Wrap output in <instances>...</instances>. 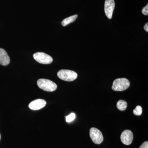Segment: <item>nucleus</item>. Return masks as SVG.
<instances>
[{"mask_svg": "<svg viewBox=\"0 0 148 148\" xmlns=\"http://www.w3.org/2000/svg\"><path fill=\"white\" fill-rule=\"evenodd\" d=\"M37 84L40 89L48 92H52L57 89L56 84L49 79H40L37 81Z\"/></svg>", "mask_w": 148, "mask_h": 148, "instance_id": "nucleus-1", "label": "nucleus"}, {"mask_svg": "<svg viewBox=\"0 0 148 148\" xmlns=\"http://www.w3.org/2000/svg\"><path fill=\"white\" fill-rule=\"evenodd\" d=\"M130 86L128 79L124 78L116 79L113 82L112 89L114 91H122L126 90Z\"/></svg>", "mask_w": 148, "mask_h": 148, "instance_id": "nucleus-2", "label": "nucleus"}, {"mask_svg": "<svg viewBox=\"0 0 148 148\" xmlns=\"http://www.w3.org/2000/svg\"><path fill=\"white\" fill-rule=\"evenodd\" d=\"M57 76L60 79L67 82H72L77 77V74L73 71L69 70H61L57 73Z\"/></svg>", "mask_w": 148, "mask_h": 148, "instance_id": "nucleus-3", "label": "nucleus"}, {"mask_svg": "<svg viewBox=\"0 0 148 148\" xmlns=\"http://www.w3.org/2000/svg\"><path fill=\"white\" fill-rule=\"evenodd\" d=\"M33 56L35 60L40 64H50L53 61V58L50 56L43 52H36L34 54Z\"/></svg>", "mask_w": 148, "mask_h": 148, "instance_id": "nucleus-4", "label": "nucleus"}, {"mask_svg": "<svg viewBox=\"0 0 148 148\" xmlns=\"http://www.w3.org/2000/svg\"><path fill=\"white\" fill-rule=\"evenodd\" d=\"M90 137L92 142L95 144H101L103 141V136L99 130L95 127H92L90 130Z\"/></svg>", "mask_w": 148, "mask_h": 148, "instance_id": "nucleus-5", "label": "nucleus"}, {"mask_svg": "<svg viewBox=\"0 0 148 148\" xmlns=\"http://www.w3.org/2000/svg\"><path fill=\"white\" fill-rule=\"evenodd\" d=\"M115 7L114 0H106L105 3V12L106 16L109 19L112 17L113 13Z\"/></svg>", "mask_w": 148, "mask_h": 148, "instance_id": "nucleus-6", "label": "nucleus"}, {"mask_svg": "<svg viewBox=\"0 0 148 148\" xmlns=\"http://www.w3.org/2000/svg\"><path fill=\"white\" fill-rule=\"evenodd\" d=\"M133 137L132 132L130 130H126L121 133V140L123 144L126 145H129L132 144Z\"/></svg>", "mask_w": 148, "mask_h": 148, "instance_id": "nucleus-7", "label": "nucleus"}, {"mask_svg": "<svg viewBox=\"0 0 148 148\" xmlns=\"http://www.w3.org/2000/svg\"><path fill=\"white\" fill-rule=\"evenodd\" d=\"M46 102L43 99H37L32 101L29 104V108L33 110H38L45 107Z\"/></svg>", "mask_w": 148, "mask_h": 148, "instance_id": "nucleus-8", "label": "nucleus"}, {"mask_svg": "<svg viewBox=\"0 0 148 148\" xmlns=\"http://www.w3.org/2000/svg\"><path fill=\"white\" fill-rule=\"evenodd\" d=\"M10 62V58L5 50L0 48V64L5 66L8 65Z\"/></svg>", "mask_w": 148, "mask_h": 148, "instance_id": "nucleus-9", "label": "nucleus"}, {"mask_svg": "<svg viewBox=\"0 0 148 148\" xmlns=\"http://www.w3.org/2000/svg\"><path fill=\"white\" fill-rule=\"evenodd\" d=\"M77 17V14H75V15H73V16H69L68 18H66L64 19L61 22V24H62L63 27H66L67 25H69V24H71L72 22H73L75 21Z\"/></svg>", "mask_w": 148, "mask_h": 148, "instance_id": "nucleus-10", "label": "nucleus"}, {"mask_svg": "<svg viewBox=\"0 0 148 148\" xmlns=\"http://www.w3.org/2000/svg\"><path fill=\"white\" fill-rule=\"evenodd\" d=\"M116 107L119 110L122 111L125 110L127 108V102L123 100H119L117 103Z\"/></svg>", "mask_w": 148, "mask_h": 148, "instance_id": "nucleus-11", "label": "nucleus"}, {"mask_svg": "<svg viewBox=\"0 0 148 148\" xmlns=\"http://www.w3.org/2000/svg\"><path fill=\"white\" fill-rule=\"evenodd\" d=\"M133 112L135 115L140 116L143 113V108L140 106H137Z\"/></svg>", "mask_w": 148, "mask_h": 148, "instance_id": "nucleus-12", "label": "nucleus"}, {"mask_svg": "<svg viewBox=\"0 0 148 148\" xmlns=\"http://www.w3.org/2000/svg\"><path fill=\"white\" fill-rule=\"evenodd\" d=\"M66 121L67 122L70 123L72 121L75 119V114L73 113L70 114L68 116H66Z\"/></svg>", "mask_w": 148, "mask_h": 148, "instance_id": "nucleus-13", "label": "nucleus"}, {"mask_svg": "<svg viewBox=\"0 0 148 148\" xmlns=\"http://www.w3.org/2000/svg\"><path fill=\"white\" fill-rule=\"evenodd\" d=\"M142 13L145 15H148V4L145 6L142 10Z\"/></svg>", "mask_w": 148, "mask_h": 148, "instance_id": "nucleus-14", "label": "nucleus"}, {"mask_svg": "<svg viewBox=\"0 0 148 148\" xmlns=\"http://www.w3.org/2000/svg\"><path fill=\"white\" fill-rule=\"evenodd\" d=\"M139 148H148V142L147 141H146V142L143 143Z\"/></svg>", "mask_w": 148, "mask_h": 148, "instance_id": "nucleus-15", "label": "nucleus"}, {"mask_svg": "<svg viewBox=\"0 0 148 148\" xmlns=\"http://www.w3.org/2000/svg\"><path fill=\"white\" fill-rule=\"evenodd\" d=\"M144 29L147 32H148V23H146L145 24V26H144Z\"/></svg>", "mask_w": 148, "mask_h": 148, "instance_id": "nucleus-16", "label": "nucleus"}, {"mask_svg": "<svg viewBox=\"0 0 148 148\" xmlns=\"http://www.w3.org/2000/svg\"><path fill=\"white\" fill-rule=\"evenodd\" d=\"M1 134H0V140H1Z\"/></svg>", "mask_w": 148, "mask_h": 148, "instance_id": "nucleus-17", "label": "nucleus"}]
</instances>
